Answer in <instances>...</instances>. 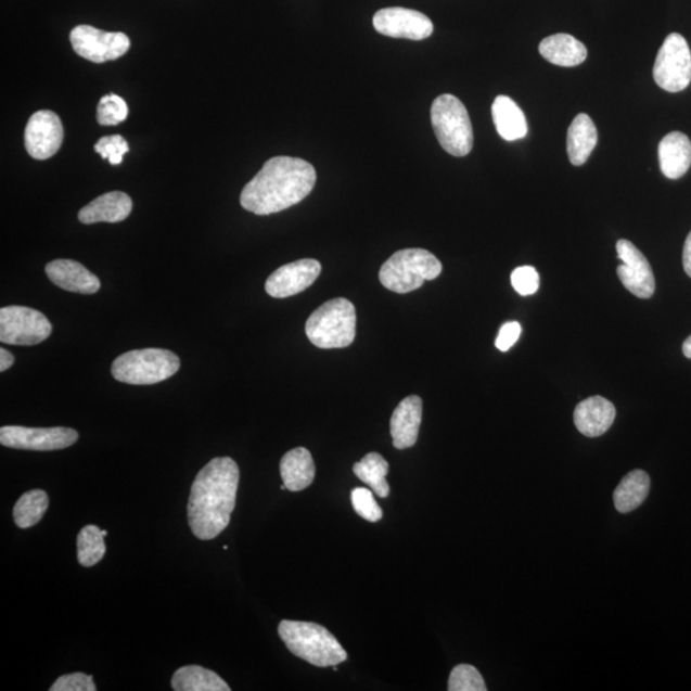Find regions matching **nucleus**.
<instances>
[{"label": "nucleus", "instance_id": "9d476101", "mask_svg": "<svg viewBox=\"0 0 691 691\" xmlns=\"http://www.w3.org/2000/svg\"><path fill=\"white\" fill-rule=\"evenodd\" d=\"M78 433L71 427H27L7 425L0 430V444L26 451H56L76 444Z\"/></svg>", "mask_w": 691, "mask_h": 691}, {"label": "nucleus", "instance_id": "a878e982", "mask_svg": "<svg viewBox=\"0 0 691 691\" xmlns=\"http://www.w3.org/2000/svg\"><path fill=\"white\" fill-rule=\"evenodd\" d=\"M176 691H230L228 683L210 669L201 666H184L174 675Z\"/></svg>", "mask_w": 691, "mask_h": 691}, {"label": "nucleus", "instance_id": "f3484780", "mask_svg": "<svg viewBox=\"0 0 691 691\" xmlns=\"http://www.w3.org/2000/svg\"><path fill=\"white\" fill-rule=\"evenodd\" d=\"M423 401L419 396L404 398L391 418L392 442L397 450H406L417 444L422 424Z\"/></svg>", "mask_w": 691, "mask_h": 691}, {"label": "nucleus", "instance_id": "4c0bfd02", "mask_svg": "<svg viewBox=\"0 0 691 691\" xmlns=\"http://www.w3.org/2000/svg\"><path fill=\"white\" fill-rule=\"evenodd\" d=\"M14 362V356L9 350H5L4 347L0 348V372H5L9 370Z\"/></svg>", "mask_w": 691, "mask_h": 691}, {"label": "nucleus", "instance_id": "7c9ffc66", "mask_svg": "<svg viewBox=\"0 0 691 691\" xmlns=\"http://www.w3.org/2000/svg\"><path fill=\"white\" fill-rule=\"evenodd\" d=\"M450 691H486L481 673L474 666L459 665L452 669L450 680H448Z\"/></svg>", "mask_w": 691, "mask_h": 691}, {"label": "nucleus", "instance_id": "f03ea898", "mask_svg": "<svg viewBox=\"0 0 691 691\" xmlns=\"http://www.w3.org/2000/svg\"><path fill=\"white\" fill-rule=\"evenodd\" d=\"M316 183V168L309 162L274 156L242 190L240 203L256 216H269L302 203Z\"/></svg>", "mask_w": 691, "mask_h": 691}, {"label": "nucleus", "instance_id": "473e14b6", "mask_svg": "<svg viewBox=\"0 0 691 691\" xmlns=\"http://www.w3.org/2000/svg\"><path fill=\"white\" fill-rule=\"evenodd\" d=\"M94 149L103 159H108L112 166H119L124 162V155L130 151L128 142L120 135L102 138L97 142Z\"/></svg>", "mask_w": 691, "mask_h": 691}, {"label": "nucleus", "instance_id": "412c9836", "mask_svg": "<svg viewBox=\"0 0 691 691\" xmlns=\"http://www.w3.org/2000/svg\"><path fill=\"white\" fill-rule=\"evenodd\" d=\"M539 53L546 61L560 67L579 66L588 55L586 46L568 34H555L541 40Z\"/></svg>", "mask_w": 691, "mask_h": 691}, {"label": "nucleus", "instance_id": "ddd939ff", "mask_svg": "<svg viewBox=\"0 0 691 691\" xmlns=\"http://www.w3.org/2000/svg\"><path fill=\"white\" fill-rule=\"evenodd\" d=\"M618 259L617 276L624 287L639 298H651L655 291V280L650 261L643 253L628 240H619L616 245Z\"/></svg>", "mask_w": 691, "mask_h": 691}, {"label": "nucleus", "instance_id": "6e6552de", "mask_svg": "<svg viewBox=\"0 0 691 691\" xmlns=\"http://www.w3.org/2000/svg\"><path fill=\"white\" fill-rule=\"evenodd\" d=\"M53 327L42 312L26 306L0 309V341L5 345L34 346L51 336Z\"/></svg>", "mask_w": 691, "mask_h": 691}, {"label": "nucleus", "instance_id": "f257e3e1", "mask_svg": "<svg viewBox=\"0 0 691 691\" xmlns=\"http://www.w3.org/2000/svg\"><path fill=\"white\" fill-rule=\"evenodd\" d=\"M240 469L231 458L213 459L196 475L188 504L189 525L201 540L217 538L236 506Z\"/></svg>", "mask_w": 691, "mask_h": 691}, {"label": "nucleus", "instance_id": "bb28decb", "mask_svg": "<svg viewBox=\"0 0 691 691\" xmlns=\"http://www.w3.org/2000/svg\"><path fill=\"white\" fill-rule=\"evenodd\" d=\"M389 465L382 455L370 452L361 461L354 465V473L361 482L368 484L381 498L389 495V486L386 479Z\"/></svg>", "mask_w": 691, "mask_h": 691}, {"label": "nucleus", "instance_id": "c9c22d12", "mask_svg": "<svg viewBox=\"0 0 691 691\" xmlns=\"http://www.w3.org/2000/svg\"><path fill=\"white\" fill-rule=\"evenodd\" d=\"M522 325L517 322L503 324L496 340L498 350L502 353L509 351L510 348L516 344L520 336H522Z\"/></svg>", "mask_w": 691, "mask_h": 691}, {"label": "nucleus", "instance_id": "9b49d317", "mask_svg": "<svg viewBox=\"0 0 691 691\" xmlns=\"http://www.w3.org/2000/svg\"><path fill=\"white\" fill-rule=\"evenodd\" d=\"M69 40L77 55L94 63L116 61L131 47L126 34L106 33L89 25L76 26Z\"/></svg>", "mask_w": 691, "mask_h": 691}, {"label": "nucleus", "instance_id": "4be33fe9", "mask_svg": "<svg viewBox=\"0 0 691 691\" xmlns=\"http://www.w3.org/2000/svg\"><path fill=\"white\" fill-rule=\"evenodd\" d=\"M281 476L290 491H300L311 486L316 478L311 453L304 447L289 451L281 460Z\"/></svg>", "mask_w": 691, "mask_h": 691}, {"label": "nucleus", "instance_id": "dca6fc26", "mask_svg": "<svg viewBox=\"0 0 691 691\" xmlns=\"http://www.w3.org/2000/svg\"><path fill=\"white\" fill-rule=\"evenodd\" d=\"M46 273L56 287L75 294L94 295L102 286L95 274L75 260L56 259L48 263Z\"/></svg>", "mask_w": 691, "mask_h": 691}, {"label": "nucleus", "instance_id": "5701e85b", "mask_svg": "<svg viewBox=\"0 0 691 691\" xmlns=\"http://www.w3.org/2000/svg\"><path fill=\"white\" fill-rule=\"evenodd\" d=\"M491 117L498 135L506 141L524 139L528 135L525 114L511 98L500 95L491 105Z\"/></svg>", "mask_w": 691, "mask_h": 691}, {"label": "nucleus", "instance_id": "ea45409f", "mask_svg": "<svg viewBox=\"0 0 691 691\" xmlns=\"http://www.w3.org/2000/svg\"><path fill=\"white\" fill-rule=\"evenodd\" d=\"M102 532H103V536L104 537L108 536V532H106V530H102Z\"/></svg>", "mask_w": 691, "mask_h": 691}, {"label": "nucleus", "instance_id": "6ab92c4d", "mask_svg": "<svg viewBox=\"0 0 691 691\" xmlns=\"http://www.w3.org/2000/svg\"><path fill=\"white\" fill-rule=\"evenodd\" d=\"M131 212V197L123 191H112L84 206L78 213V220L84 225L118 223L130 217Z\"/></svg>", "mask_w": 691, "mask_h": 691}, {"label": "nucleus", "instance_id": "f8f14e48", "mask_svg": "<svg viewBox=\"0 0 691 691\" xmlns=\"http://www.w3.org/2000/svg\"><path fill=\"white\" fill-rule=\"evenodd\" d=\"M373 25L384 37L409 40H424L434 30L433 23L424 13L402 7H391L378 11L373 17Z\"/></svg>", "mask_w": 691, "mask_h": 691}, {"label": "nucleus", "instance_id": "39448f33", "mask_svg": "<svg viewBox=\"0 0 691 691\" xmlns=\"http://www.w3.org/2000/svg\"><path fill=\"white\" fill-rule=\"evenodd\" d=\"M442 273V263L424 248H405L384 263L380 281L384 287L396 294H409L433 281Z\"/></svg>", "mask_w": 691, "mask_h": 691}, {"label": "nucleus", "instance_id": "2eb2a0df", "mask_svg": "<svg viewBox=\"0 0 691 691\" xmlns=\"http://www.w3.org/2000/svg\"><path fill=\"white\" fill-rule=\"evenodd\" d=\"M322 266L315 259H302L278 268L269 276L266 291L274 298H286L300 294L317 281Z\"/></svg>", "mask_w": 691, "mask_h": 691}, {"label": "nucleus", "instance_id": "1a4fd4ad", "mask_svg": "<svg viewBox=\"0 0 691 691\" xmlns=\"http://www.w3.org/2000/svg\"><path fill=\"white\" fill-rule=\"evenodd\" d=\"M654 81L668 92L686 90L691 82V52L686 38L669 34L653 67Z\"/></svg>", "mask_w": 691, "mask_h": 691}, {"label": "nucleus", "instance_id": "393cba45", "mask_svg": "<svg viewBox=\"0 0 691 691\" xmlns=\"http://www.w3.org/2000/svg\"><path fill=\"white\" fill-rule=\"evenodd\" d=\"M651 489V478L643 470H634L625 476L614 491L615 508L622 514L637 510Z\"/></svg>", "mask_w": 691, "mask_h": 691}, {"label": "nucleus", "instance_id": "0eeeda50", "mask_svg": "<svg viewBox=\"0 0 691 691\" xmlns=\"http://www.w3.org/2000/svg\"><path fill=\"white\" fill-rule=\"evenodd\" d=\"M431 118L434 133L448 154L461 158L472 152V120L460 99L450 94L438 97L432 104Z\"/></svg>", "mask_w": 691, "mask_h": 691}, {"label": "nucleus", "instance_id": "cd10ccee", "mask_svg": "<svg viewBox=\"0 0 691 691\" xmlns=\"http://www.w3.org/2000/svg\"><path fill=\"white\" fill-rule=\"evenodd\" d=\"M49 508V497L44 490L34 489L20 497L13 509L14 523L21 529L31 528L44 517Z\"/></svg>", "mask_w": 691, "mask_h": 691}, {"label": "nucleus", "instance_id": "c756f323", "mask_svg": "<svg viewBox=\"0 0 691 691\" xmlns=\"http://www.w3.org/2000/svg\"><path fill=\"white\" fill-rule=\"evenodd\" d=\"M128 105L125 99L110 94L101 99L98 104L97 117L101 126H117L128 117Z\"/></svg>", "mask_w": 691, "mask_h": 691}, {"label": "nucleus", "instance_id": "f704fd0d", "mask_svg": "<svg viewBox=\"0 0 691 691\" xmlns=\"http://www.w3.org/2000/svg\"><path fill=\"white\" fill-rule=\"evenodd\" d=\"M51 691H95L97 686L92 676L81 673L63 675L49 689Z\"/></svg>", "mask_w": 691, "mask_h": 691}, {"label": "nucleus", "instance_id": "20e7f679", "mask_svg": "<svg viewBox=\"0 0 691 691\" xmlns=\"http://www.w3.org/2000/svg\"><path fill=\"white\" fill-rule=\"evenodd\" d=\"M305 332L312 345L324 350L350 346L356 336L354 304L338 297L319 306L306 322Z\"/></svg>", "mask_w": 691, "mask_h": 691}, {"label": "nucleus", "instance_id": "b1692460", "mask_svg": "<svg viewBox=\"0 0 691 691\" xmlns=\"http://www.w3.org/2000/svg\"><path fill=\"white\" fill-rule=\"evenodd\" d=\"M597 141L598 132L593 120L586 113L578 114L567 132V154L573 166L579 167L587 163Z\"/></svg>", "mask_w": 691, "mask_h": 691}, {"label": "nucleus", "instance_id": "4468645a", "mask_svg": "<svg viewBox=\"0 0 691 691\" xmlns=\"http://www.w3.org/2000/svg\"><path fill=\"white\" fill-rule=\"evenodd\" d=\"M64 131L61 119L52 111H39L28 119L25 130L26 151L34 159L46 161L59 153Z\"/></svg>", "mask_w": 691, "mask_h": 691}, {"label": "nucleus", "instance_id": "423d86ee", "mask_svg": "<svg viewBox=\"0 0 691 691\" xmlns=\"http://www.w3.org/2000/svg\"><path fill=\"white\" fill-rule=\"evenodd\" d=\"M178 356L163 348H144L118 356L112 364L114 380L133 386L161 383L180 370Z\"/></svg>", "mask_w": 691, "mask_h": 691}, {"label": "nucleus", "instance_id": "aec40b11", "mask_svg": "<svg viewBox=\"0 0 691 691\" xmlns=\"http://www.w3.org/2000/svg\"><path fill=\"white\" fill-rule=\"evenodd\" d=\"M658 159L662 174L669 180H679L691 166V141L682 132L666 135L660 142Z\"/></svg>", "mask_w": 691, "mask_h": 691}, {"label": "nucleus", "instance_id": "2f4dec72", "mask_svg": "<svg viewBox=\"0 0 691 691\" xmlns=\"http://www.w3.org/2000/svg\"><path fill=\"white\" fill-rule=\"evenodd\" d=\"M351 501L356 514L370 523L380 522L383 511L376 503L373 491L367 488H355L351 494Z\"/></svg>", "mask_w": 691, "mask_h": 691}, {"label": "nucleus", "instance_id": "e433bc0d", "mask_svg": "<svg viewBox=\"0 0 691 691\" xmlns=\"http://www.w3.org/2000/svg\"><path fill=\"white\" fill-rule=\"evenodd\" d=\"M682 265L687 274L691 278V232L687 238L686 245H683Z\"/></svg>", "mask_w": 691, "mask_h": 691}, {"label": "nucleus", "instance_id": "a211bd4d", "mask_svg": "<svg viewBox=\"0 0 691 691\" xmlns=\"http://www.w3.org/2000/svg\"><path fill=\"white\" fill-rule=\"evenodd\" d=\"M616 408L607 398L593 396L576 406L574 423L584 436L596 438L603 436L614 424Z\"/></svg>", "mask_w": 691, "mask_h": 691}, {"label": "nucleus", "instance_id": "72a5a7b5", "mask_svg": "<svg viewBox=\"0 0 691 691\" xmlns=\"http://www.w3.org/2000/svg\"><path fill=\"white\" fill-rule=\"evenodd\" d=\"M511 283L517 294L522 296L534 295L539 289V274L536 268L520 267L512 272Z\"/></svg>", "mask_w": 691, "mask_h": 691}, {"label": "nucleus", "instance_id": "c85d7f7f", "mask_svg": "<svg viewBox=\"0 0 691 691\" xmlns=\"http://www.w3.org/2000/svg\"><path fill=\"white\" fill-rule=\"evenodd\" d=\"M103 532L97 525H88L77 537V559L80 565L91 567L104 558L106 547Z\"/></svg>", "mask_w": 691, "mask_h": 691}, {"label": "nucleus", "instance_id": "58836bf2", "mask_svg": "<svg viewBox=\"0 0 691 691\" xmlns=\"http://www.w3.org/2000/svg\"><path fill=\"white\" fill-rule=\"evenodd\" d=\"M682 353L687 356L688 359H691V336L683 342Z\"/></svg>", "mask_w": 691, "mask_h": 691}, {"label": "nucleus", "instance_id": "7ed1b4c3", "mask_svg": "<svg viewBox=\"0 0 691 691\" xmlns=\"http://www.w3.org/2000/svg\"><path fill=\"white\" fill-rule=\"evenodd\" d=\"M278 634L292 654L312 666H337L347 660L344 647L322 625L283 619Z\"/></svg>", "mask_w": 691, "mask_h": 691}]
</instances>
